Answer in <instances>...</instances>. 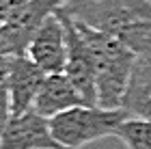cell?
I'll use <instances>...</instances> for the list:
<instances>
[{
    "mask_svg": "<svg viewBox=\"0 0 151 149\" xmlns=\"http://www.w3.org/2000/svg\"><path fill=\"white\" fill-rule=\"evenodd\" d=\"M65 9L91 28L116 37L136 56L151 54V0H69Z\"/></svg>",
    "mask_w": 151,
    "mask_h": 149,
    "instance_id": "cell-1",
    "label": "cell"
},
{
    "mask_svg": "<svg viewBox=\"0 0 151 149\" xmlns=\"http://www.w3.org/2000/svg\"><path fill=\"white\" fill-rule=\"evenodd\" d=\"M76 19L82 39H84L95 69V86H97V106L104 108H123L129 78L134 71L136 52H132L116 37L91 28L88 24Z\"/></svg>",
    "mask_w": 151,
    "mask_h": 149,
    "instance_id": "cell-2",
    "label": "cell"
},
{
    "mask_svg": "<svg viewBox=\"0 0 151 149\" xmlns=\"http://www.w3.org/2000/svg\"><path fill=\"white\" fill-rule=\"evenodd\" d=\"M129 117L125 108L73 106L50 119L52 134L63 149H82L95 140L116 136V130Z\"/></svg>",
    "mask_w": 151,
    "mask_h": 149,
    "instance_id": "cell-3",
    "label": "cell"
},
{
    "mask_svg": "<svg viewBox=\"0 0 151 149\" xmlns=\"http://www.w3.org/2000/svg\"><path fill=\"white\" fill-rule=\"evenodd\" d=\"M69 0H26L2 22L0 28V52L6 56H22L28 43L37 35L41 24Z\"/></svg>",
    "mask_w": 151,
    "mask_h": 149,
    "instance_id": "cell-4",
    "label": "cell"
},
{
    "mask_svg": "<svg viewBox=\"0 0 151 149\" xmlns=\"http://www.w3.org/2000/svg\"><path fill=\"white\" fill-rule=\"evenodd\" d=\"M60 22L65 26V35H67V63H65V73L69 76V80L78 86V91L84 95V99L91 106H97V86H95V69H93V60L88 48L82 39L76 19L65 6H60L56 11Z\"/></svg>",
    "mask_w": 151,
    "mask_h": 149,
    "instance_id": "cell-5",
    "label": "cell"
},
{
    "mask_svg": "<svg viewBox=\"0 0 151 149\" xmlns=\"http://www.w3.org/2000/svg\"><path fill=\"white\" fill-rule=\"evenodd\" d=\"M0 149H63L52 134L50 119L37 110L11 114L0 130Z\"/></svg>",
    "mask_w": 151,
    "mask_h": 149,
    "instance_id": "cell-6",
    "label": "cell"
},
{
    "mask_svg": "<svg viewBox=\"0 0 151 149\" xmlns=\"http://www.w3.org/2000/svg\"><path fill=\"white\" fill-rule=\"evenodd\" d=\"M26 56H30L45 73L65 71L67 63V35L58 13H52L41 24L37 35L28 43Z\"/></svg>",
    "mask_w": 151,
    "mask_h": 149,
    "instance_id": "cell-7",
    "label": "cell"
},
{
    "mask_svg": "<svg viewBox=\"0 0 151 149\" xmlns=\"http://www.w3.org/2000/svg\"><path fill=\"white\" fill-rule=\"evenodd\" d=\"M47 73L32 60L30 56H11V114H19L30 110L37 99V93L41 89Z\"/></svg>",
    "mask_w": 151,
    "mask_h": 149,
    "instance_id": "cell-8",
    "label": "cell"
},
{
    "mask_svg": "<svg viewBox=\"0 0 151 149\" xmlns=\"http://www.w3.org/2000/svg\"><path fill=\"white\" fill-rule=\"evenodd\" d=\"M84 104H88V101L78 91V86L69 80L65 71H60V73H47L45 76L43 84L37 93V99L32 104V110L52 119L58 112H65L73 106H84Z\"/></svg>",
    "mask_w": 151,
    "mask_h": 149,
    "instance_id": "cell-9",
    "label": "cell"
},
{
    "mask_svg": "<svg viewBox=\"0 0 151 149\" xmlns=\"http://www.w3.org/2000/svg\"><path fill=\"white\" fill-rule=\"evenodd\" d=\"M123 108L132 117L151 121V54L136 56L134 71L123 97Z\"/></svg>",
    "mask_w": 151,
    "mask_h": 149,
    "instance_id": "cell-10",
    "label": "cell"
},
{
    "mask_svg": "<svg viewBox=\"0 0 151 149\" xmlns=\"http://www.w3.org/2000/svg\"><path fill=\"white\" fill-rule=\"evenodd\" d=\"M116 138L127 149H151V121L129 114L119 125Z\"/></svg>",
    "mask_w": 151,
    "mask_h": 149,
    "instance_id": "cell-11",
    "label": "cell"
},
{
    "mask_svg": "<svg viewBox=\"0 0 151 149\" xmlns=\"http://www.w3.org/2000/svg\"><path fill=\"white\" fill-rule=\"evenodd\" d=\"M9 76H11V56L0 52V130L11 117V86H9Z\"/></svg>",
    "mask_w": 151,
    "mask_h": 149,
    "instance_id": "cell-12",
    "label": "cell"
},
{
    "mask_svg": "<svg viewBox=\"0 0 151 149\" xmlns=\"http://www.w3.org/2000/svg\"><path fill=\"white\" fill-rule=\"evenodd\" d=\"M0 28H2V22H0Z\"/></svg>",
    "mask_w": 151,
    "mask_h": 149,
    "instance_id": "cell-13",
    "label": "cell"
}]
</instances>
